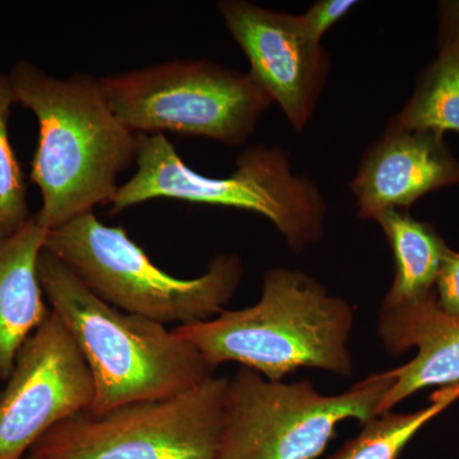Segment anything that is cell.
<instances>
[{
	"instance_id": "obj_1",
	"label": "cell",
	"mask_w": 459,
	"mask_h": 459,
	"mask_svg": "<svg viewBox=\"0 0 459 459\" xmlns=\"http://www.w3.org/2000/svg\"><path fill=\"white\" fill-rule=\"evenodd\" d=\"M9 78L17 104L39 124L31 166L42 199L36 222L50 231L110 204L117 178L137 161L138 133L115 115L100 81L87 74L56 78L27 60L14 65Z\"/></svg>"
},
{
	"instance_id": "obj_2",
	"label": "cell",
	"mask_w": 459,
	"mask_h": 459,
	"mask_svg": "<svg viewBox=\"0 0 459 459\" xmlns=\"http://www.w3.org/2000/svg\"><path fill=\"white\" fill-rule=\"evenodd\" d=\"M38 273L51 312L74 338L92 374L93 412L172 397L214 377L197 347L175 329L105 303L45 249Z\"/></svg>"
},
{
	"instance_id": "obj_3",
	"label": "cell",
	"mask_w": 459,
	"mask_h": 459,
	"mask_svg": "<svg viewBox=\"0 0 459 459\" xmlns=\"http://www.w3.org/2000/svg\"><path fill=\"white\" fill-rule=\"evenodd\" d=\"M353 307L300 271L273 268L258 303L223 310L175 332L197 347L211 367L234 361L280 382L299 368L350 377Z\"/></svg>"
},
{
	"instance_id": "obj_4",
	"label": "cell",
	"mask_w": 459,
	"mask_h": 459,
	"mask_svg": "<svg viewBox=\"0 0 459 459\" xmlns=\"http://www.w3.org/2000/svg\"><path fill=\"white\" fill-rule=\"evenodd\" d=\"M135 164L137 172L119 186L111 201L113 213L153 199H177L261 214L294 253L323 238L325 199L312 180L292 174L282 148H247L238 157L234 174L210 178L189 168L165 134L140 133Z\"/></svg>"
},
{
	"instance_id": "obj_5",
	"label": "cell",
	"mask_w": 459,
	"mask_h": 459,
	"mask_svg": "<svg viewBox=\"0 0 459 459\" xmlns=\"http://www.w3.org/2000/svg\"><path fill=\"white\" fill-rule=\"evenodd\" d=\"M44 249L105 303L164 325L219 316L243 277L238 256L220 255L197 279H177L160 270L126 230L105 225L93 212L48 231Z\"/></svg>"
},
{
	"instance_id": "obj_6",
	"label": "cell",
	"mask_w": 459,
	"mask_h": 459,
	"mask_svg": "<svg viewBox=\"0 0 459 459\" xmlns=\"http://www.w3.org/2000/svg\"><path fill=\"white\" fill-rule=\"evenodd\" d=\"M394 370L373 374L349 391L325 395L309 380L273 382L241 367L229 379L223 428L214 459H316L341 421L379 416Z\"/></svg>"
},
{
	"instance_id": "obj_7",
	"label": "cell",
	"mask_w": 459,
	"mask_h": 459,
	"mask_svg": "<svg viewBox=\"0 0 459 459\" xmlns=\"http://www.w3.org/2000/svg\"><path fill=\"white\" fill-rule=\"evenodd\" d=\"M99 81L115 115L138 134L174 132L241 146L272 104L249 74L208 60H171Z\"/></svg>"
},
{
	"instance_id": "obj_8",
	"label": "cell",
	"mask_w": 459,
	"mask_h": 459,
	"mask_svg": "<svg viewBox=\"0 0 459 459\" xmlns=\"http://www.w3.org/2000/svg\"><path fill=\"white\" fill-rule=\"evenodd\" d=\"M229 379L212 377L162 400L132 402L104 412L81 411L47 431L32 459H214Z\"/></svg>"
},
{
	"instance_id": "obj_9",
	"label": "cell",
	"mask_w": 459,
	"mask_h": 459,
	"mask_svg": "<svg viewBox=\"0 0 459 459\" xmlns=\"http://www.w3.org/2000/svg\"><path fill=\"white\" fill-rule=\"evenodd\" d=\"M92 374L74 338L51 312L17 353L0 395V459H23L63 420L89 410Z\"/></svg>"
},
{
	"instance_id": "obj_10",
	"label": "cell",
	"mask_w": 459,
	"mask_h": 459,
	"mask_svg": "<svg viewBox=\"0 0 459 459\" xmlns=\"http://www.w3.org/2000/svg\"><path fill=\"white\" fill-rule=\"evenodd\" d=\"M220 13L249 60L250 77L276 101L296 131L316 110L329 71L325 50L305 33L299 16L223 0Z\"/></svg>"
},
{
	"instance_id": "obj_11",
	"label": "cell",
	"mask_w": 459,
	"mask_h": 459,
	"mask_svg": "<svg viewBox=\"0 0 459 459\" xmlns=\"http://www.w3.org/2000/svg\"><path fill=\"white\" fill-rule=\"evenodd\" d=\"M459 184V161L443 134L386 126L349 184L362 220L410 207L434 190Z\"/></svg>"
},
{
	"instance_id": "obj_12",
	"label": "cell",
	"mask_w": 459,
	"mask_h": 459,
	"mask_svg": "<svg viewBox=\"0 0 459 459\" xmlns=\"http://www.w3.org/2000/svg\"><path fill=\"white\" fill-rule=\"evenodd\" d=\"M377 332L391 355L418 349L412 360L394 369L395 380L379 415L428 386L459 385V316L443 312L437 295L418 303L382 307Z\"/></svg>"
},
{
	"instance_id": "obj_13",
	"label": "cell",
	"mask_w": 459,
	"mask_h": 459,
	"mask_svg": "<svg viewBox=\"0 0 459 459\" xmlns=\"http://www.w3.org/2000/svg\"><path fill=\"white\" fill-rule=\"evenodd\" d=\"M47 232L32 217L0 238V382H7L21 347L51 314L38 273Z\"/></svg>"
},
{
	"instance_id": "obj_14",
	"label": "cell",
	"mask_w": 459,
	"mask_h": 459,
	"mask_svg": "<svg viewBox=\"0 0 459 459\" xmlns=\"http://www.w3.org/2000/svg\"><path fill=\"white\" fill-rule=\"evenodd\" d=\"M388 128L459 133V2L440 5L439 56Z\"/></svg>"
},
{
	"instance_id": "obj_15",
	"label": "cell",
	"mask_w": 459,
	"mask_h": 459,
	"mask_svg": "<svg viewBox=\"0 0 459 459\" xmlns=\"http://www.w3.org/2000/svg\"><path fill=\"white\" fill-rule=\"evenodd\" d=\"M394 256V280L382 307L413 304L435 294L446 244L430 225L420 222L406 211L388 210L377 214Z\"/></svg>"
},
{
	"instance_id": "obj_16",
	"label": "cell",
	"mask_w": 459,
	"mask_h": 459,
	"mask_svg": "<svg viewBox=\"0 0 459 459\" xmlns=\"http://www.w3.org/2000/svg\"><path fill=\"white\" fill-rule=\"evenodd\" d=\"M455 398L435 392L427 409L412 413H382L364 424L358 437L349 440L329 459H398L420 429L451 406Z\"/></svg>"
},
{
	"instance_id": "obj_17",
	"label": "cell",
	"mask_w": 459,
	"mask_h": 459,
	"mask_svg": "<svg viewBox=\"0 0 459 459\" xmlns=\"http://www.w3.org/2000/svg\"><path fill=\"white\" fill-rule=\"evenodd\" d=\"M17 104L9 74L0 71V238L11 237L31 221L22 168L9 138V117Z\"/></svg>"
},
{
	"instance_id": "obj_18",
	"label": "cell",
	"mask_w": 459,
	"mask_h": 459,
	"mask_svg": "<svg viewBox=\"0 0 459 459\" xmlns=\"http://www.w3.org/2000/svg\"><path fill=\"white\" fill-rule=\"evenodd\" d=\"M353 5H356L353 0H320L314 3L307 13L299 16V21L305 33L312 40L320 42L323 35L341 18L346 16Z\"/></svg>"
},
{
	"instance_id": "obj_19",
	"label": "cell",
	"mask_w": 459,
	"mask_h": 459,
	"mask_svg": "<svg viewBox=\"0 0 459 459\" xmlns=\"http://www.w3.org/2000/svg\"><path fill=\"white\" fill-rule=\"evenodd\" d=\"M437 303L443 312L459 316V253L446 247L437 274Z\"/></svg>"
},
{
	"instance_id": "obj_20",
	"label": "cell",
	"mask_w": 459,
	"mask_h": 459,
	"mask_svg": "<svg viewBox=\"0 0 459 459\" xmlns=\"http://www.w3.org/2000/svg\"><path fill=\"white\" fill-rule=\"evenodd\" d=\"M446 391L455 398H459V385L446 386Z\"/></svg>"
},
{
	"instance_id": "obj_21",
	"label": "cell",
	"mask_w": 459,
	"mask_h": 459,
	"mask_svg": "<svg viewBox=\"0 0 459 459\" xmlns=\"http://www.w3.org/2000/svg\"><path fill=\"white\" fill-rule=\"evenodd\" d=\"M23 459H32V458H31V457H29V455H26V457H25V458H23Z\"/></svg>"
},
{
	"instance_id": "obj_22",
	"label": "cell",
	"mask_w": 459,
	"mask_h": 459,
	"mask_svg": "<svg viewBox=\"0 0 459 459\" xmlns=\"http://www.w3.org/2000/svg\"><path fill=\"white\" fill-rule=\"evenodd\" d=\"M2 391H3V389H2V388H0V395H2Z\"/></svg>"
}]
</instances>
